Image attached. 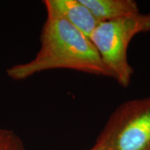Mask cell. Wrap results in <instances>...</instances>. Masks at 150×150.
<instances>
[{
    "label": "cell",
    "instance_id": "obj_1",
    "mask_svg": "<svg viewBox=\"0 0 150 150\" xmlns=\"http://www.w3.org/2000/svg\"><path fill=\"white\" fill-rule=\"evenodd\" d=\"M41 46L35 57L7 69L16 81L47 70L66 69L112 78L90 38L64 19L47 16L41 33Z\"/></svg>",
    "mask_w": 150,
    "mask_h": 150
},
{
    "label": "cell",
    "instance_id": "obj_2",
    "mask_svg": "<svg viewBox=\"0 0 150 150\" xmlns=\"http://www.w3.org/2000/svg\"><path fill=\"white\" fill-rule=\"evenodd\" d=\"M147 32H150V13H139L101 22L89 37L112 78L122 87L130 84L134 74L128 59L129 43L136 35Z\"/></svg>",
    "mask_w": 150,
    "mask_h": 150
},
{
    "label": "cell",
    "instance_id": "obj_3",
    "mask_svg": "<svg viewBox=\"0 0 150 150\" xmlns=\"http://www.w3.org/2000/svg\"><path fill=\"white\" fill-rule=\"evenodd\" d=\"M93 147L96 150H150V96L120 104Z\"/></svg>",
    "mask_w": 150,
    "mask_h": 150
},
{
    "label": "cell",
    "instance_id": "obj_4",
    "mask_svg": "<svg viewBox=\"0 0 150 150\" xmlns=\"http://www.w3.org/2000/svg\"><path fill=\"white\" fill-rule=\"evenodd\" d=\"M47 15L60 18L90 37L99 22L82 0H45Z\"/></svg>",
    "mask_w": 150,
    "mask_h": 150
},
{
    "label": "cell",
    "instance_id": "obj_5",
    "mask_svg": "<svg viewBox=\"0 0 150 150\" xmlns=\"http://www.w3.org/2000/svg\"><path fill=\"white\" fill-rule=\"evenodd\" d=\"M99 23L112 21L140 13L134 0H82Z\"/></svg>",
    "mask_w": 150,
    "mask_h": 150
},
{
    "label": "cell",
    "instance_id": "obj_6",
    "mask_svg": "<svg viewBox=\"0 0 150 150\" xmlns=\"http://www.w3.org/2000/svg\"><path fill=\"white\" fill-rule=\"evenodd\" d=\"M0 150H27L18 135L13 130L0 128Z\"/></svg>",
    "mask_w": 150,
    "mask_h": 150
},
{
    "label": "cell",
    "instance_id": "obj_7",
    "mask_svg": "<svg viewBox=\"0 0 150 150\" xmlns=\"http://www.w3.org/2000/svg\"><path fill=\"white\" fill-rule=\"evenodd\" d=\"M87 150H96V149H94L93 147H92L91 149H87Z\"/></svg>",
    "mask_w": 150,
    "mask_h": 150
}]
</instances>
